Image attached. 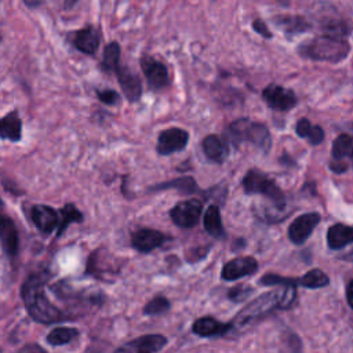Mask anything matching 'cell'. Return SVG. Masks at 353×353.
Wrapping results in <instances>:
<instances>
[{
  "label": "cell",
  "instance_id": "obj_11",
  "mask_svg": "<svg viewBox=\"0 0 353 353\" xmlns=\"http://www.w3.org/2000/svg\"><path fill=\"white\" fill-rule=\"evenodd\" d=\"M256 270L258 262L252 256H239L223 265L221 276L226 281H233L244 276L254 274Z\"/></svg>",
  "mask_w": 353,
  "mask_h": 353
},
{
  "label": "cell",
  "instance_id": "obj_27",
  "mask_svg": "<svg viewBox=\"0 0 353 353\" xmlns=\"http://www.w3.org/2000/svg\"><path fill=\"white\" fill-rule=\"evenodd\" d=\"M163 189H178L182 193H193L197 190V185L193 178L190 176H182L171 182L159 183L152 188V190H163Z\"/></svg>",
  "mask_w": 353,
  "mask_h": 353
},
{
  "label": "cell",
  "instance_id": "obj_26",
  "mask_svg": "<svg viewBox=\"0 0 353 353\" xmlns=\"http://www.w3.org/2000/svg\"><path fill=\"white\" fill-rule=\"evenodd\" d=\"M296 283L306 288H321V287L328 285L330 279L323 270L312 269V270L306 272L301 279H298Z\"/></svg>",
  "mask_w": 353,
  "mask_h": 353
},
{
  "label": "cell",
  "instance_id": "obj_30",
  "mask_svg": "<svg viewBox=\"0 0 353 353\" xmlns=\"http://www.w3.org/2000/svg\"><path fill=\"white\" fill-rule=\"evenodd\" d=\"M61 215H62V219H61V223H59V228H58V234H61L70 222H80L81 221V214L72 204L65 205L61 210Z\"/></svg>",
  "mask_w": 353,
  "mask_h": 353
},
{
  "label": "cell",
  "instance_id": "obj_31",
  "mask_svg": "<svg viewBox=\"0 0 353 353\" xmlns=\"http://www.w3.org/2000/svg\"><path fill=\"white\" fill-rule=\"evenodd\" d=\"M170 309V302L167 298L164 296H156L153 298L150 302H148L143 307V313L145 314H150V316H156V314H161L165 313Z\"/></svg>",
  "mask_w": 353,
  "mask_h": 353
},
{
  "label": "cell",
  "instance_id": "obj_22",
  "mask_svg": "<svg viewBox=\"0 0 353 353\" xmlns=\"http://www.w3.org/2000/svg\"><path fill=\"white\" fill-rule=\"evenodd\" d=\"M0 138L10 141L21 139V120L15 112L0 119Z\"/></svg>",
  "mask_w": 353,
  "mask_h": 353
},
{
  "label": "cell",
  "instance_id": "obj_15",
  "mask_svg": "<svg viewBox=\"0 0 353 353\" xmlns=\"http://www.w3.org/2000/svg\"><path fill=\"white\" fill-rule=\"evenodd\" d=\"M0 243L6 254H8L10 256H14L17 254L19 243L17 228L11 218L3 214H0Z\"/></svg>",
  "mask_w": 353,
  "mask_h": 353
},
{
  "label": "cell",
  "instance_id": "obj_17",
  "mask_svg": "<svg viewBox=\"0 0 353 353\" xmlns=\"http://www.w3.org/2000/svg\"><path fill=\"white\" fill-rule=\"evenodd\" d=\"M232 328V324L221 323L212 317H200L193 323V332L199 336L212 338V336H221L226 334Z\"/></svg>",
  "mask_w": 353,
  "mask_h": 353
},
{
  "label": "cell",
  "instance_id": "obj_18",
  "mask_svg": "<svg viewBox=\"0 0 353 353\" xmlns=\"http://www.w3.org/2000/svg\"><path fill=\"white\" fill-rule=\"evenodd\" d=\"M327 243L332 250H341L347 244H353V228L343 223L330 226L327 232Z\"/></svg>",
  "mask_w": 353,
  "mask_h": 353
},
{
  "label": "cell",
  "instance_id": "obj_33",
  "mask_svg": "<svg viewBox=\"0 0 353 353\" xmlns=\"http://www.w3.org/2000/svg\"><path fill=\"white\" fill-rule=\"evenodd\" d=\"M291 281H295L294 279H287V277H281V276H277V274H265L262 279H261V284H266V285H276V284H287V283H291Z\"/></svg>",
  "mask_w": 353,
  "mask_h": 353
},
{
  "label": "cell",
  "instance_id": "obj_36",
  "mask_svg": "<svg viewBox=\"0 0 353 353\" xmlns=\"http://www.w3.org/2000/svg\"><path fill=\"white\" fill-rule=\"evenodd\" d=\"M346 299L349 306L353 309V279L349 281L347 287H346Z\"/></svg>",
  "mask_w": 353,
  "mask_h": 353
},
{
  "label": "cell",
  "instance_id": "obj_13",
  "mask_svg": "<svg viewBox=\"0 0 353 353\" xmlns=\"http://www.w3.org/2000/svg\"><path fill=\"white\" fill-rule=\"evenodd\" d=\"M164 240L165 236L154 229H139L131 237L132 247L139 252H150L154 248L160 247Z\"/></svg>",
  "mask_w": 353,
  "mask_h": 353
},
{
  "label": "cell",
  "instance_id": "obj_7",
  "mask_svg": "<svg viewBox=\"0 0 353 353\" xmlns=\"http://www.w3.org/2000/svg\"><path fill=\"white\" fill-rule=\"evenodd\" d=\"M262 97H263L265 102L274 110L287 112L296 105L295 92L290 88H285V87H281L277 84L268 85L263 90Z\"/></svg>",
  "mask_w": 353,
  "mask_h": 353
},
{
  "label": "cell",
  "instance_id": "obj_1",
  "mask_svg": "<svg viewBox=\"0 0 353 353\" xmlns=\"http://www.w3.org/2000/svg\"><path fill=\"white\" fill-rule=\"evenodd\" d=\"M21 294L28 313L36 321L50 324L62 320V313L50 302L44 292L43 283L36 276L29 277L23 283Z\"/></svg>",
  "mask_w": 353,
  "mask_h": 353
},
{
  "label": "cell",
  "instance_id": "obj_24",
  "mask_svg": "<svg viewBox=\"0 0 353 353\" xmlns=\"http://www.w3.org/2000/svg\"><path fill=\"white\" fill-rule=\"evenodd\" d=\"M296 134L301 138H306L310 145H319L324 139V131L320 125L312 124L307 119H301L295 127Z\"/></svg>",
  "mask_w": 353,
  "mask_h": 353
},
{
  "label": "cell",
  "instance_id": "obj_21",
  "mask_svg": "<svg viewBox=\"0 0 353 353\" xmlns=\"http://www.w3.org/2000/svg\"><path fill=\"white\" fill-rule=\"evenodd\" d=\"M74 46L84 54H94L99 46V36L91 28L83 29L74 36Z\"/></svg>",
  "mask_w": 353,
  "mask_h": 353
},
{
  "label": "cell",
  "instance_id": "obj_16",
  "mask_svg": "<svg viewBox=\"0 0 353 353\" xmlns=\"http://www.w3.org/2000/svg\"><path fill=\"white\" fill-rule=\"evenodd\" d=\"M32 221L37 226L39 230L43 233H51L59 223L58 221V214L55 212L54 208L48 205H34L32 208Z\"/></svg>",
  "mask_w": 353,
  "mask_h": 353
},
{
  "label": "cell",
  "instance_id": "obj_35",
  "mask_svg": "<svg viewBox=\"0 0 353 353\" xmlns=\"http://www.w3.org/2000/svg\"><path fill=\"white\" fill-rule=\"evenodd\" d=\"M252 28H254L255 32H258L261 36H263V37H266V39H270V37H272V33H270V30L266 28V25L263 23V21H261V19L254 21Z\"/></svg>",
  "mask_w": 353,
  "mask_h": 353
},
{
  "label": "cell",
  "instance_id": "obj_9",
  "mask_svg": "<svg viewBox=\"0 0 353 353\" xmlns=\"http://www.w3.org/2000/svg\"><path fill=\"white\" fill-rule=\"evenodd\" d=\"M141 66L150 88L161 90L170 84L168 70L163 62L152 57H143L141 59Z\"/></svg>",
  "mask_w": 353,
  "mask_h": 353
},
{
  "label": "cell",
  "instance_id": "obj_6",
  "mask_svg": "<svg viewBox=\"0 0 353 353\" xmlns=\"http://www.w3.org/2000/svg\"><path fill=\"white\" fill-rule=\"evenodd\" d=\"M203 204L197 199H189L178 203L170 212L171 219L179 228H193L197 225L201 216Z\"/></svg>",
  "mask_w": 353,
  "mask_h": 353
},
{
  "label": "cell",
  "instance_id": "obj_12",
  "mask_svg": "<svg viewBox=\"0 0 353 353\" xmlns=\"http://www.w3.org/2000/svg\"><path fill=\"white\" fill-rule=\"evenodd\" d=\"M167 345V338L159 334L139 336L127 345L119 347V352H135V353H153L161 350Z\"/></svg>",
  "mask_w": 353,
  "mask_h": 353
},
{
  "label": "cell",
  "instance_id": "obj_28",
  "mask_svg": "<svg viewBox=\"0 0 353 353\" xmlns=\"http://www.w3.org/2000/svg\"><path fill=\"white\" fill-rule=\"evenodd\" d=\"M77 330L74 328H68V327H58L55 330H52L48 335H47V342L50 345L54 346H61L65 345L68 342H70L74 336H77Z\"/></svg>",
  "mask_w": 353,
  "mask_h": 353
},
{
  "label": "cell",
  "instance_id": "obj_19",
  "mask_svg": "<svg viewBox=\"0 0 353 353\" xmlns=\"http://www.w3.org/2000/svg\"><path fill=\"white\" fill-rule=\"evenodd\" d=\"M203 150L205 156L215 163H222L228 157V143L216 135H207L204 138Z\"/></svg>",
  "mask_w": 353,
  "mask_h": 353
},
{
  "label": "cell",
  "instance_id": "obj_37",
  "mask_svg": "<svg viewBox=\"0 0 353 353\" xmlns=\"http://www.w3.org/2000/svg\"><path fill=\"white\" fill-rule=\"evenodd\" d=\"M29 6H37L40 3V0H25Z\"/></svg>",
  "mask_w": 353,
  "mask_h": 353
},
{
  "label": "cell",
  "instance_id": "obj_8",
  "mask_svg": "<svg viewBox=\"0 0 353 353\" xmlns=\"http://www.w3.org/2000/svg\"><path fill=\"white\" fill-rule=\"evenodd\" d=\"M189 141V134L182 128H168L160 132L157 138V153L167 156L185 149Z\"/></svg>",
  "mask_w": 353,
  "mask_h": 353
},
{
  "label": "cell",
  "instance_id": "obj_38",
  "mask_svg": "<svg viewBox=\"0 0 353 353\" xmlns=\"http://www.w3.org/2000/svg\"><path fill=\"white\" fill-rule=\"evenodd\" d=\"M1 205H3V204H1V201H0V207H1Z\"/></svg>",
  "mask_w": 353,
  "mask_h": 353
},
{
  "label": "cell",
  "instance_id": "obj_29",
  "mask_svg": "<svg viewBox=\"0 0 353 353\" xmlns=\"http://www.w3.org/2000/svg\"><path fill=\"white\" fill-rule=\"evenodd\" d=\"M120 59V47L117 43H110L106 46L103 52V61H102V69L105 72H113L119 66Z\"/></svg>",
  "mask_w": 353,
  "mask_h": 353
},
{
  "label": "cell",
  "instance_id": "obj_3",
  "mask_svg": "<svg viewBox=\"0 0 353 353\" xmlns=\"http://www.w3.org/2000/svg\"><path fill=\"white\" fill-rule=\"evenodd\" d=\"M229 137L234 142L248 141L263 152H268L272 145L270 134L265 124L255 123L247 119H240L229 125Z\"/></svg>",
  "mask_w": 353,
  "mask_h": 353
},
{
  "label": "cell",
  "instance_id": "obj_32",
  "mask_svg": "<svg viewBox=\"0 0 353 353\" xmlns=\"http://www.w3.org/2000/svg\"><path fill=\"white\" fill-rule=\"evenodd\" d=\"M254 292V288L251 287H247V285H243V284H239L236 285L234 288H232L229 291V298L233 301V302H241L244 301L245 298L250 296V294Z\"/></svg>",
  "mask_w": 353,
  "mask_h": 353
},
{
  "label": "cell",
  "instance_id": "obj_14",
  "mask_svg": "<svg viewBox=\"0 0 353 353\" xmlns=\"http://www.w3.org/2000/svg\"><path fill=\"white\" fill-rule=\"evenodd\" d=\"M116 73H117L121 90H123L124 95L127 97V99L131 102L138 101L142 94V85H141L139 77L128 68L120 66V65L117 66Z\"/></svg>",
  "mask_w": 353,
  "mask_h": 353
},
{
  "label": "cell",
  "instance_id": "obj_34",
  "mask_svg": "<svg viewBox=\"0 0 353 353\" xmlns=\"http://www.w3.org/2000/svg\"><path fill=\"white\" fill-rule=\"evenodd\" d=\"M98 98L108 105H114L119 102V94L113 90H103V91H98Z\"/></svg>",
  "mask_w": 353,
  "mask_h": 353
},
{
  "label": "cell",
  "instance_id": "obj_10",
  "mask_svg": "<svg viewBox=\"0 0 353 353\" xmlns=\"http://www.w3.org/2000/svg\"><path fill=\"white\" fill-rule=\"evenodd\" d=\"M320 215L317 212H307L295 218L288 228V237L294 244L305 243L319 225Z\"/></svg>",
  "mask_w": 353,
  "mask_h": 353
},
{
  "label": "cell",
  "instance_id": "obj_4",
  "mask_svg": "<svg viewBox=\"0 0 353 353\" xmlns=\"http://www.w3.org/2000/svg\"><path fill=\"white\" fill-rule=\"evenodd\" d=\"M243 186L245 193L250 194H263L268 199L272 200V203L277 208H284L285 205V197L281 189L274 183L273 179L268 178L262 171L259 170H250L244 179H243Z\"/></svg>",
  "mask_w": 353,
  "mask_h": 353
},
{
  "label": "cell",
  "instance_id": "obj_20",
  "mask_svg": "<svg viewBox=\"0 0 353 353\" xmlns=\"http://www.w3.org/2000/svg\"><path fill=\"white\" fill-rule=\"evenodd\" d=\"M204 228L210 236L215 239H225V229L221 219V211L218 205L212 204L205 210L204 214Z\"/></svg>",
  "mask_w": 353,
  "mask_h": 353
},
{
  "label": "cell",
  "instance_id": "obj_23",
  "mask_svg": "<svg viewBox=\"0 0 353 353\" xmlns=\"http://www.w3.org/2000/svg\"><path fill=\"white\" fill-rule=\"evenodd\" d=\"M332 159L343 161L347 159L353 165V137L347 134H341L332 143Z\"/></svg>",
  "mask_w": 353,
  "mask_h": 353
},
{
  "label": "cell",
  "instance_id": "obj_2",
  "mask_svg": "<svg viewBox=\"0 0 353 353\" xmlns=\"http://www.w3.org/2000/svg\"><path fill=\"white\" fill-rule=\"evenodd\" d=\"M350 51L349 43L343 37L323 34L299 47V54L314 61L339 62L347 57Z\"/></svg>",
  "mask_w": 353,
  "mask_h": 353
},
{
  "label": "cell",
  "instance_id": "obj_5",
  "mask_svg": "<svg viewBox=\"0 0 353 353\" xmlns=\"http://www.w3.org/2000/svg\"><path fill=\"white\" fill-rule=\"evenodd\" d=\"M292 283V281H291ZM288 284V283H287ZM284 285L283 288H276L273 291H268L262 294L259 298L250 302L234 319L236 324H247L251 320H255L269 312H272L274 307L281 306V299L284 294Z\"/></svg>",
  "mask_w": 353,
  "mask_h": 353
},
{
  "label": "cell",
  "instance_id": "obj_25",
  "mask_svg": "<svg viewBox=\"0 0 353 353\" xmlns=\"http://www.w3.org/2000/svg\"><path fill=\"white\" fill-rule=\"evenodd\" d=\"M276 25H279L287 33H301L310 29V23L302 17H292V15H279L274 18Z\"/></svg>",
  "mask_w": 353,
  "mask_h": 353
}]
</instances>
